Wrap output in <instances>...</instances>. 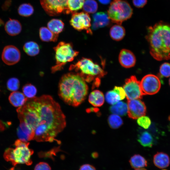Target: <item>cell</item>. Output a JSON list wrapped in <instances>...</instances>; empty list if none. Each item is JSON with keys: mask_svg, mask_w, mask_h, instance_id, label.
<instances>
[{"mask_svg": "<svg viewBox=\"0 0 170 170\" xmlns=\"http://www.w3.org/2000/svg\"><path fill=\"white\" fill-rule=\"evenodd\" d=\"M23 116L34 132L33 139L38 142L53 141L66 126L60 105L48 95L27 98Z\"/></svg>", "mask_w": 170, "mask_h": 170, "instance_id": "1", "label": "cell"}, {"mask_svg": "<svg viewBox=\"0 0 170 170\" xmlns=\"http://www.w3.org/2000/svg\"><path fill=\"white\" fill-rule=\"evenodd\" d=\"M88 90L86 82L75 72L64 74L59 82V96L65 103L73 106H78L83 102Z\"/></svg>", "mask_w": 170, "mask_h": 170, "instance_id": "2", "label": "cell"}, {"mask_svg": "<svg viewBox=\"0 0 170 170\" xmlns=\"http://www.w3.org/2000/svg\"><path fill=\"white\" fill-rule=\"evenodd\" d=\"M146 38L151 55L157 60L170 59V26L158 23L148 29Z\"/></svg>", "mask_w": 170, "mask_h": 170, "instance_id": "3", "label": "cell"}, {"mask_svg": "<svg viewBox=\"0 0 170 170\" xmlns=\"http://www.w3.org/2000/svg\"><path fill=\"white\" fill-rule=\"evenodd\" d=\"M69 70L73 71L86 82H93L92 88L100 84V78L105 74L104 71L91 59L83 58L70 65Z\"/></svg>", "mask_w": 170, "mask_h": 170, "instance_id": "4", "label": "cell"}, {"mask_svg": "<svg viewBox=\"0 0 170 170\" xmlns=\"http://www.w3.org/2000/svg\"><path fill=\"white\" fill-rule=\"evenodd\" d=\"M29 143L17 139L15 142V149L8 148L4 153L3 157L6 161L10 162L15 166L18 164L30 165L32 163L31 159L33 151L29 148Z\"/></svg>", "mask_w": 170, "mask_h": 170, "instance_id": "5", "label": "cell"}, {"mask_svg": "<svg viewBox=\"0 0 170 170\" xmlns=\"http://www.w3.org/2000/svg\"><path fill=\"white\" fill-rule=\"evenodd\" d=\"M54 49L56 63L51 68L52 73L62 70L67 63L72 61L79 54L78 51L74 49L71 43L64 42H59Z\"/></svg>", "mask_w": 170, "mask_h": 170, "instance_id": "6", "label": "cell"}, {"mask_svg": "<svg viewBox=\"0 0 170 170\" xmlns=\"http://www.w3.org/2000/svg\"><path fill=\"white\" fill-rule=\"evenodd\" d=\"M133 9L124 0H113L108 10V14L112 22L121 25L129 19L133 14Z\"/></svg>", "mask_w": 170, "mask_h": 170, "instance_id": "7", "label": "cell"}, {"mask_svg": "<svg viewBox=\"0 0 170 170\" xmlns=\"http://www.w3.org/2000/svg\"><path fill=\"white\" fill-rule=\"evenodd\" d=\"M68 0H40L41 4L45 12L50 16L62 13H71L67 5Z\"/></svg>", "mask_w": 170, "mask_h": 170, "instance_id": "8", "label": "cell"}, {"mask_svg": "<svg viewBox=\"0 0 170 170\" xmlns=\"http://www.w3.org/2000/svg\"><path fill=\"white\" fill-rule=\"evenodd\" d=\"M123 88L128 100L140 99L144 95L141 89L140 82L134 76L126 79Z\"/></svg>", "mask_w": 170, "mask_h": 170, "instance_id": "9", "label": "cell"}, {"mask_svg": "<svg viewBox=\"0 0 170 170\" xmlns=\"http://www.w3.org/2000/svg\"><path fill=\"white\" fill-rule=\"evenodd\" d=\"M70 23L73 28L78 31L85 30L88 33H92L90 28L91 18L87 13L84 12L73 13Z\"/></svg>", "mask_w": 170, "mask_h": 170, "instance_id": "10", "label": "cell"}, {"mask_svg": "<svg viewBox=\"0 0 170 170\" xmlns=\"http://www.w3.org/2000/svg\"><path fill=\"white\" fill-rule=\"evenodd\" d=\"M140 84L144 95L156 94L159 91L161 87V82L159 78L151 74L144 76L140 82Z\"/></svg>", "mask_w": 170, "mask_h": 170, "instance_id": "11", "label": "cell"}, {"mask_svg": "<svg viewBox=\"0 0 170 170\" xmlns=\"http://www.w3.org/2000/svg\"><path fill=\"white\" fill-rule=\"evenodd\" d=\"M128 114L129 117L135 119L144 116L146 108L144 103L140 99L128 100Z\"/></svg>", "mask_w": 170, "mask_h": 170, "instance_id": "12", "label": "cell"}, {"mask_svg": "<svg viewBox=\"0 0 170 170\" xmlns=\"http://www.w3.org/2000/svg\"><path fill=\"white\" fill-rule=\"evenodd\" d=\"M3 62L8 65L15 64L21 58V53L18 48L14 46L8 45L3 48L1 55Z\"/></svg>", "mask_w": 170, "mask_h": 170, "instance_id": "13", "label": "cell"}, {"mask_svg": "<svg viewBox=\"0 0 170 170\" xmlns=\"http://www.w3.org/2000/svg\"><path fill=\"white\" fill-rule=\"evenodd\" d=\"M19 118L20 124L17 129V132L19 139L25 142L33 139L34 137V131L28 126L22 118Z\"/></svg>", "mask_w": 170, "mask_h": 170, "instance_id": "14", "label": "cell"}, {"mask_svg": "<svg viewBox=\"0 0 170 170\" xmlns=\"http://www.w3.org/2000/svg\"><path fill=\"white\" fill-rule=\"evenodd\" d=\"M118 59L121 65L125 68L132 67L136 63V59L134 55L128 49H123L121 50Z\"/></svg>", "mask_w": 170, "mask_h": 170, "instance_id": "15", "label": "cell"}, {"mask_svg": "<svg viewBox=\"0 0 170 170\" xmlns=\"http://www.w3.org/2000/svg\"><path fill=\"white\" fill-rule=\"evenodd\" d=\"M93 21L92 28L95 30L108 25L110 23V19L108 14L105 12H100L94 14L93 16Z\"/></svg>", "mask_w": 170, "mask_h": 170, "instance_id": "16", "label": "cell"}, {"mask_svg": "<svg viewBox=\"0 0 170 170\" xmlns=\"http://www.w3.org/2000/svg\"><path fill=\"white\" fill-rule=\"evenodd\" d=\"M4 28L8 35L11 36H15L21 32L22 26L18 20L10 19L5 23Z\"/></svg>", "mask_w": 170, "mask_h": 170, "instance_id": "17", "label": "cell"}, {"mask_svg": "<svg viewBox=\"0 0 170 170\" xmlns=\"http://www.w3.org/2000/svg\"><path fill=\"white\" fill-rule=\"evenodd\" d=\"M153 161L155 166L160 168L168 167L170 163L168 155L163 152H158L153 156Z\"/></svg>", "mask_w": 170, "mask_h": 170, "instance_id": "18", "label": "cell"}, {"mask_svg": "<svg viewBox=\"0 0 170 170\" xmlns=\"http://www.w3.org/2000/svg\"><path fill=\"white\" fill-rule=\"evenodd\" d=\"M8 99L10 103L14 106L20 107L26 102L27 98L23 94L19 91H14L9 95Z\"/></svg>", "mask_w": 170, "mask_h": 170, "instance_id": "19", "label": "cell"}, {"mask_svg": "<svg viewBox=\"0 0 170 170\" xmlns=\"http://www.w3.org/2000/svg\"><path fill=\"white\" fill-rule=\"evenodd\" d=\"M105 98L103 93L101 91L95 90L92 91L89 95L88 101L93 106L100 107L104 103Z\"/></svg>", "mask_w": 170, "mask_h": 170, "instance_id": "20", "label": "cell"}, {"mask_svg": "<svg viewBox=\"0 0 170 170\" xmlns=\"http://www.w3.org/2000/svg\"><path fill=\"white\" fill-rule=\"evenodd\" d=\"M39 34L40 39L44 42H56L58 39V35L52 32L48 28L42 27L39 29Z\"/></svg>", "mask_w": 170, "mask_h": 170, "instance_id": "21", "label": "cell"}, {"mask_svg": "<svg viewBox=\"0 0 170 170\" xmlns=\"http://www.w3.org/2000/svg\"><path fill=\"white\" fill-rule=\"evenodd\" d=\"M125 35V30L124 28L120 25L113 26L110 31V35L114 40L119 41L122 40Z\"/></svg>", "mask_w": 170, "mask_h": 170, "instance_id": "22", "label": "cell"}, {"mask_svg": "<svg viewBox=\"0 0 170 170\" xmlns=\"http://www.w3.org/2000/svg\"><path fill=\"white\" fill-rule=\"evenodd\" d=\"M138 141L142 146L151 148L154 143V140L151 134L148 132H143L139 135Z\"/></svg>", "mask_w": 170, "mask_h": 170, "instance_id": "23", "label": "cell"}, {"mask_svg": "<svg viewBox=\"0 0 170 170\" xmlns=\"http://www.w3.org/2000/svg\"><path fill=\"white\" fill-rule=\"evenodd\" d=\"M110 112L120 116H125L128 113L127 104L122 101H119L109 108Z\"/></svg>", "mask_w": 170, "mask_h": 170, "instance_id": "24", "label": "cell"}, {"mask_svg": "<svg viewBox=\"0 0 170 170\" xmlns=\"http://www.w3.org/2000/svg\"><path fill=\"white\" fill-rule=\"evenodd\" d=\"M129 162L131 167L137 169L146 167L148 162L145 159L139 154H135L130 158Z\"/></svg>", "mask_w": 170, "mask_h": 170, "instance_id": "25", "label": "cell"}, {"mask_svg": "<svg viewBox=\"0 0 170 170\" xmlns=\"http://www.w3.org/2000/svg\"><path fill=\"white\" fill-rule=\"evenodd\" d=\"M23 49L26 54L31 56H36L40 51L38 45L36 42L32 41L26 42L23 46Z\"/></svg>", "mask_w": 170, "mask_h": 170, "instance_id": "26", "label": "cell"}, {"mask_svg": "<svg viewBox=\"0 0 170 170\" xmlns=\"http://www.w3.org/2000/svg\"><path fill=\"white\" fill-rule=\"evenodd\" d=\"M47 26L48 28L53 33L58 35L63 31L64 24L60 20L52 19L48 22Z\"/></svg>", "mask_w": 170, "mask_h": 170, "instance_id": "27", "label": "cell"}, {"mask_svg": "<svg viewBox=\"0 0 170 170\" xmlns=\"http://www.w3.org/2000/svg\"><path fill=\"white\" fill-rule=\"evenodd\" d=\"M108 122L109 126L114 129L119 128L123 123L121 118L119 115L114 114L108 117Z\"/></svg>", "mask_w": 170, "mask_h": 170, "instance_id": "28", "label": "cell"}, {"mask_svg": "<svg viewBox=\"0 0 170 170\" xmlns=\"http://www.w3.org/2000/svg\"><path fill=\"white\" fill-rule=\"evenodd\" d=\"M32 6L29 3H23L20 5L18 8V13L21 16L28 17L31 15L34 12Z\"/></svg>", "mask_w": 170, "mask_h": 170, "instance_id": "29", "label": "cell"}, {"mask_svg": "<svg viewBox=\"0 0 170 170\" xmlns=\"http://www.w3.org/2000/svg\"><path fill=\"white\" fill-rule=\"evenodd\" d=\"M83 9L87 13H94L95 12L98 8V4L94 0H85Z\"/></svg>", "mask_w": 170, "mask_h": 170, "instance_id": "30", "label": "cell"}, {"mask_svg": "<svg viewBox=\"0 0 170 170\" xmlns=\"http://www.w3.org/2000/svg\"><path fill=\"white\" fill-rule=\"evenodd\" d=\"M23 94L28 99H31L35 97L37 93V89L33 85L28 83L25 85L22 88Z\"/></svg>", "mask_w": 170, "mask_h": 170, "instance_id": "31", "label": "cell"}, {"mask_svg": "<svg viewBox=\"0 0 170 170\" xmlns=\"http://www.w3.org/2000/svg\"><path fill=\"white\" fill-rule=\"evenodd\" d=\"M85 0H68L67 5L71 13H73L81 9L82 7Z\"/></svg>", "mask_w": 170, "mask_h": 170, "instance_id": "32", "label": "cell"}, {"mask_svg": "<svg viewBox=\"0 0 170 170\" xmlns=\"http://www.w3.org/2000/svg\"><path fill=\"white\" fill-rule=\"evenodd\" d=\"M105 99L106 102L111 105H114L120 100L119 95L113 90L108 91L106 93Z\"/></svg>", "mask_w": 170, "mask_h": 170, "instance_id": "33", "label": "cell"}, {"mask_svg": "<svg viewBox=\"0 0 170 170\" xmlns=\"http://www.w3.org/2000/svg\"><path fill=\"white\" fill-rule=\"evenodd\" d=\"M20 82L19 80L16 77L9 78L7 82V89L11 91H16L19 88Z\"/></svg>", "mask_w": 170, "mask_h": 170, "instance_id": "34", "label": "cell"}, {"mask_svg": "<svg viewBox=\"0 0 170 170\" xmlns=\"http://www.w3.org/2000/svg\"><path fill=\"white\" fill-rule=\"evenodd\" d=\"M137 123L139 126L147 129L150 127L151 124V121L149 117L143 116L138 118Z\"/></svg>", "mask_w": 170, "mask_h": 170, "instance_id": "35", "label": "cell"}, {"mask_svg": "<svg viewBox=\"0 0 170 170\" xmlns=\"http://www.w3.org/2000/svg\"><path fill=\"white\" fill-rule=\"evenodd\" d=\"M160 73L161 76L163 77L170 76V64L165 63L162 64L160 67Z\"/></svg>", "mask_w": 170, "mask_h": 170, "instance_id": "36", "label": "cell"}, {"mask_svg": "<svg viewBox=\"0 0 170 170\" xmlns=\"http://www.w3.org/2000/svg\"><path fill=\"white\" fill-rule=\"evenodd\" d=\"M34 170H51V168L47 163L41 162L36 165Z\"/></svg>", "mask_w": 170, "mask_h": 170, "instance_id": "37", "label": "cell"}, {"mask_svg": "<svg viewBox=\"0 0 170 170\" xmlns=\"http://www.w3.org/2000/svg\"><path fill=\"white\" fill-rule=\"evenodd\" d=\"M113 90L118 94L120 100L125 98L126 96V94L123 88L121 87L115 86Z\"/></svg>", "mask_w": 170, "mask_h": 170, "instance_id": "38", "label": "cell"}, {"mask_svg": "<svg viewBox=\"0 0 170 170\" xmlns=\"http://www.w3.org/2000/svg\"><path fill=\"white\" fill-rule=\"evenodd\" d=\"M147 0H133L134 5L138 8H141L146 4Z\"/></svg>", "mask_w": 170, "mask_h": 170, "instance_id": "39", "label": "cell"}, {"mask_svg": "<svg viewBox=\"0 0 170 170\" xmlns=\"http://www.w3.org/2000/svg\"><path fill=\"white\" fill-rule=\"evenodd\" d=\"M79 170H96L93 166L89 164L83 165L80 167Z\"/></svg>", "mask_w": 170, "mask_h": 170, "instance_id": "40", "label": "cell"}, {"mask_svg": "<svg viewBox=\"0 0 170 170\" xmlns=\"http://www.w3.org/2000/svg\"><path fill=\"white\" fill-rule=\"evenodd\" d=\"M99 2L103 4H107L109 3L111 0H98Z\"/></svg>", "mask_w": 170, "mask_h": 170, "instance_id": "41", "label": "cell"}, {"mask_svg": "<svg viewBox=\"0 0 170 170\" xmlns=\"http://www.w3.org/2000/svg\"><path fill=\"white\" fill-rule=\"evenodd\" d=\"M3 24V22L2 20L0 19V26H2Z\"/></svg>", "mask_w": 170, "mask_h": 170, "instance_id": "42", "label": "cell"}, {"mask_svg": "<svg viewBox=\"0 0 170 170\" xmlns=\"http://www.w3.org/2000/svg\"><path fill=\"white\" fill-rule=\"evenodd\" d=\"M135 170H147L146 169L144 168H138L136 169Z\"/></svg>", "mask_w": 170, "mask_h": 170, "instance_id": "43", "label": "cell"}, {"mask_svg": "<svg viewBox=\"0 0 170 170\" xmlns=\"http://www.w3.org/2000/svg\"><path fill=\"white\" fill-rule=\"evenodd\" d=\"M9 170H16L14 167H13L10 168Z\"/></svg>", "mask_w": 170, "mask_h": 170, "instance_id": "44", "label": "cell"}, {"mask_svg": "<svg viewBox=\"0 0 170 170\" xmlns=\"http://www.w3.org/2000/svg\"><path fill=\"white\" fill-rule=\"evenodd\" d=\"M168 120L170 121V115L168 116Z\"/></svg>", "mask_w": 170, "mask_h": 170, "instance_id": "45", "label": "cell"}, {"mask_svg": "<svg viewBox=\"0 0 170 170\" xmlns=\"http://www.w3.org/2000/svg\"><path fill=\"white\" fill-rule=\"evenodd\" d=\"M169 85L170 86V79H169Z\"/></svg>", "mask_w": 170, "mask_h": 170, "instance_id": "46", "label": "cell"}, {"mask_svg": "<svg viewBox=\"0 0 170 170\" xmlns=\"http://www.w3.org/2000/svg\"></svg>", "mask_w": 170, "mask_h": 170, "instance_id": "47", "label": "cell"}]
</instances>
